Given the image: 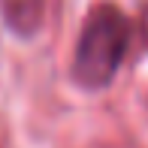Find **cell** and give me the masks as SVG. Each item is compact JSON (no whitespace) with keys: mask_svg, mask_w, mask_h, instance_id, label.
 <instances>
[{"mask_svg":"<svg viewBox=\"0 0 148 148\" xmlns=\"http://www.w3.org/2000/svg\"><path fill=\"white\" fill-rule=\"evenodd\" d=\"M127 42H130V21L124 12L112 3L94 6L79 33V45L73 55V79L88 91L106 88L121 70Z\"/></svg>","mask_w":148,"mask_h":148,"instance_id":"6da1fadb","label":"cell"},{"mask_svg":"<svg viewBox=\"0 0 148 148\" xmlns=\"http://www.w3.org/2000/svg\"><path fill=\"white\" fill-rule=\"evenodd\" d=\"M0 12L18 36H33L45 18V0H0Z\"/></svg>","mask_w":148,"mask_h":148,"instance_id":"7a4b0ae2","label":"cell"}]
</instances>
